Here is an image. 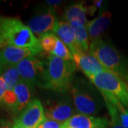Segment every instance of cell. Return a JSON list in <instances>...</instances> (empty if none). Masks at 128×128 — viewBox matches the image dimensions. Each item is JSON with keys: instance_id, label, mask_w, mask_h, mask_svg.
<instances>
[{"instance_id": "7", "label": "cell", "mask_w": 128, "mask_h": 128, "mask_svg": "<svg viewBox=\"0 0 128 128\" xmlns=\"http://www.w3.org/2000/svg\"><path fill=\"white\" fill-rule=\"evenodd\" d=\"M46 118L65 123L74 114L76 110L70 98H62L50 101L44 108Z\"/></svg>"}, {"instance_id": "28", "label": "cell", "mask_w": 128, "mask_h": 128, "mask_svg": "<svg viewBox=\"0 0 128 128\" xmlns=\"http://www.w3.org/2000/svg\"><path fill=\"white\" fill-rule=\"evenodd\" d=\"M46 4L50 6H55L61 4L63 2V1H59V0H47L46 2Z\"/></svg>"}, {"instance_id": "25", "label": "cell", "mask_w": 128, "mask_h": 128, "mask_svg": "<svg viewBox=\"0 0 128 128\" xmlns=\"http://www.w3.org/2000/svg\"><path fill=\"white\" fill-rule=\"evenodd\" d=\"M6 90V88L5 86L4 81L2 77L0 76V107H2V99H3V96Z\"/></svg>"}, {"instance_id": "21", "label": "cell", "mask_w": 128, "mask_h": 128, "mask_svg": "<svg viewBox=\"0 0 128 128\" xmlns=\"http://www.w3.org/2000/svg\"><path fill=\"white\" fill-rule=\"evenodd\" d=\"M17 105V98L14 92V90H6L3 99L2 107H5L6 108L16 112Z\"/></svg>"}, {"instance_id": "3", "label": "cell", "mask_w": 128, "mask_h": 128, "mask_svg": "<svg viewBox=\"0 0 128 128\" xmlns=\"http://www.w3.org/2000/svg\"><path fill=\"white\" fill-rule=\"evenodd\" d=\"M0 34L5 46H13L41 53L39 39L18 18L0 16Z\"/></svg>"}, {"instance_id": "17", "label": "cell", "mask_w": 128, "mask_h": 128, "mask_svg": "<svg viewBox=\"0 0 128 128\" xmlns=\"http://www.w3.org/2000/svg\"><path fill=\"white\" fill-rule=\"evenodd\" d=\"M70 26L74 32L76 42L78 49L85 53L89 52V35L86 26L78 23L71 24Z\"/></svg>"}, {"instance_id": "2", "label": "cell", "mask_w": 128, "mask_h": 128, "mask_svg": "<svg viewBox=\"0 0 128 128\" xmlns=\"http://www.w3.org/2000/svg\"><path fill=\"white\" fill-rule=\"evenodd\" d=\"M76 66L73 60H65L54 56L47 58L44 89L66 92L73 86Z\"/></svg>"}, {"instance_id": "20", "label": "cell", "mask_w": 128, "mask_h": 128, "mask_svg": "<svg viewBox=\"0 0 128 128\" xmlns=\"http://www.w3.org/2000/svg\"><path fill=\"white\" fill-rule=\"evenodd\" d=\"M58 37L54 33H48L39 38L40 46L42 50L50 54L55 48Z\"/></svg>"}, {"instance_id": "10", "label": "cell", "mask_w": 128, "mask_h": 128, "mask_svg": "<svg viewBox=\"0 0 128 128\" xmlns=\"http://www.w3.org/2000/svg\"><path fill=\"white\" fill-rule=\"evenodd\" d=\"M18 120L27 128H38L45 120V111L41 101L33 99L19 115Z\"/></svg>"}, {"instance_id": "1", "label": "cell", "mask_w": 128, "mask_h": 128, "mask_svg": "<svg viewBox=\"0 0 128 128\" xmlns=\"http://www.w3.org/2000/svg\"><path fill=\"white\" fill-rule=\"evenodd\" d=\"M89 54L93 56L105 70L128 83V56L122 54L112 43L101 37L95 39L90 44Z\"/></svg>"}, {"instance_id": "27", "label": "cell", "mask_w": 128, "mask_h": 128, "mask_svg": "<svg viewBox=\"0 0 128 128\" xmlns=\"http://www.w3.org/2000/svg\"><path fill=\"white\" fill-rule=\"evenodd\" d=\"M97 11H98V9H97V7L94 4L86 6V12H87V14L90 15V16L91 15H94V14H96V12Z\"/></svg>"}, {"instance_id": "22", "label": "cell", "mask_w": 128, "mask_h": 128, "mask_svg": "<svg viewBox=\"0 0 128 128\" xmlns=\"http://www.w3.org/2000/svg\"><path fill=\"white\" fill-rule=\"evenodd\" d=\"M108 101L114 105L118 111L119 115L120 120L124 128H128V108L125 107L124 105L119 100H104Z\"/></svg>"}, {"instance_id": "9", "label": "cell", "mask_w": 128, "mask_h": 128, "mask_svg": "<svg viewBox=\"0 0 128 128\" xmlns=\"http://www.w3.org/2000/svg\"><path fill=\"white\" fill-rule=\"evenodd\" d=\"M36 50L19 48L13 46H6L0 50V75L5 69L16 66L28 57L38 55Z\"/></svg>"}, {"instance_id": "8", "label": "cell", "mask_w": 128, "mask_h": 128, "mask_svg": "<svg viewBox=\"0 0 128 128\" xmlns=\"http://www.w3.org/2000/svg\"><path fill=\"white\" fill-rule=\"evenodd\" d=\"M57 21L54 9L48 7L32 16L28 22V26L35 36L40 38L54 32Z\"/></svg>"}, {"instance_id": "19", "label": "cell", "mask_w": 128, "mask_h": 128, "mask_svg": "<svg viewBox=\"0 0 128 128\" xmlns=\"http://www.w3.org/2000/svg\"><path fill=\"white\" fill-rule=\"evenodd\" d=\"M50 55L58 57L65 60H73V55L70 50H69L68 46L60 41L58 38L56 41L55 48L50 53Z\"/></svg>"}, {"instance_id": "13", "label": "cell", "mask_w": 128, "mask_h": 128, "mask_svg": "<svg viewBox=\"0 0 128 128\" xmlns=\"http://www.w3.org/2000/svg\"><path fill=\"white\" fill-rule=\"evenodd\" d=\"M112 18V13L108 10H104L99 12L96 18L88 22L86 25L88 33L92 41L100 38L110 25Z\"/></svg>"}, {"instance_id": "14", "label": "cell", "mask_w": 128, "mask_h": 128, "mask_svg": "<svg viewBox=\"0 0 128 128\" xmlns=\"http://www.w3.org/2000/svg\"><path fill=\"white\" fill-rule=\"evenodd\" d=\"M54 34L59 38L62 42L68 46L71 54H75L78 50V46L76 45L74 32L70 24L66 21H57Z\"/></svg>"}, {"instance_id": "16", "label": "cell", "mask_w": 128, "mask_h": 128, "mask_svg": "<svg viewBox=\"0 0 128 128\" xmlns=\"http://www.w3.org/2000/svg\"><path fill=\"white\" fill-rule=\"evenodd\" d=\"M34 88V87L29 83L23 80L22 79H20L14 89L17 98L16 112H22L32 100V98Z\"/></svg>"}, {"instance_id": "23", "label": "cell", "mask_w": 128, "mask_h": 128, "mask_svg": "<svg viewBox=\"0 0 128 128\" xmlns=\"http://www.w3.org/2000/svg\"><path fill=\"white\" fill-rule=\"evenodd\" d=\"M105 103L110 117V128H124L120 120L119 115L115 107L108 101H105Z\"/></svg>"}, {"instance_id": "4", "label": "cell", "mask_w": 128, "mask_h": 128, "mask_svg": "<svg viewBox=\"0 0 128 128\" xmlns=\"http://www.w3.org/2000/svg\"><path fill=\"white\" fill-rule=\"evenodd\" d=\"M70 92L75 108L79 114L94 116L102 109L104 99L90 80L83 78L74 80Z\"/></svg>"}, {"instance_id": "24", "label": "cell", "mask_w": 128, "mask_h": 128, "mask_svg": "<svg viewBox=\"0 0 128 128\" xmlns=\"http://www.w3.org/2000/svg\"><path fill=\"white\" fill-rule=\"evenodd\" d=\"M38 128H64V123L46 118Z\"/></svg>"}, {"instance_id": "11", "label": "cell", "mask_w": 128, "mask_h": 128, "mask_svg": "<svg viewBox=\"0 0 128 128\" xmlns=\"http://www.w3.org/2000/svg\"><path fill=\"white\" fill-rule=\"evenodd\" d=\"M110 120L107 118L76 114L64 123V128H109Z\"/></svg>"}, {"instance_id": "26", "label": "cell", "mask_w": 128, "mask_h": 128, "mask_svg": "<svg viewBox=\"0 0 128 128\" xmlns=\"http://www.w3.org/2000/svg\"><path fill=\"white\" fill-rule=\"evenodd\" d=\"M0 128H14L13 124L6 120H0Z\"/></svg>"}, {"instance_id": "12", "label": "cell", "mask_w": 128, "mask_h": 128, "mask_svg": "<svg viewBox=\"0 0 128 128\" xmlns=\"http://www.w3.org/2000/svg\"><path fill=\"white\" fill-rule=\"evenodd\" d=\"M73 60L78 67L87 77L97 75L105 70V68L100 64L96 58L89 53L78 50L73 54Z\"/></svg>"}, {"instance_id": "5", "label": "cell", "mask_w": 128, "mask_h": 128, "mask_svg": "<svg viewBox=\"0 0 128 128\" xmlns=\"http://www.w3.org/2000/svg\"><path fill=\"white\" fill-rule=\"evenodd\" d=\"M88 78L100 91L104 100H119L128 108V83L122 79L107 70Z\"/></svg>"}, {"instance_id": "29", "label": "cell", "mask_w": 128, "mask_h": 128, "mask_svg": "<svg viewBox=\"0 0 128 128\" xmlns=\"http://www.w3.org/2000/svg\"><path fill=\"white\" fill-rule=\"evenodd\" d=\"M13 128H26L25 126H24L22 124L19 122V120L18 119L15 120L13 123Z\"/></svg>"}, {"instance_id": "6", "label": "cell", "mask_w": 128, "mask_h": 128, "mask_svg": "<svg viewBox=\"0 0 128 128\" xmlns=\"http://www.w3.org/2000/svg\"><path fill=\"white\" fill-rule=\"evenodd\" d=\"M36 56L28 57L16 65L20 78L30 85L43 88L47 59Z\"/></svg>"}, {"instance_id": "30", "label": "cell", "mask_w": 128, "mask_h": 128, "mask_svg": "<svg viewBox=\"0 0 128 128\" xmlns=\"http://www.w3.org/2000/svg\"><path fill=\"white\" fill-rule=\"evenodd\" d=\"M4 41H3V39H2V37L1 34H0V50H1V49H2V48H4Z\"/></svg>"}, {"instance_id": "15", "label": "cell", "mask_w": 128, "mask_h": 128, "mask_svg": "<svg viewBox=\"0 0 128 128\" xmlns=\"http://www.w3.org/2000/svg\"><path fill=\"white\" fill-rule=\"evenodd\" d=\"M86 14V6H85L83 3H74L69 5L65 9L64 14V21L70 24L78 23L86 26L88 24Z\"/></svg>"}, {"instance_id": "18", "label": "cell", "mask_w": 128, "mask_h": 128, "mask_svg": "<svg viewBox=\"0 0 128 128\" xmlns=\"http://www.w3.org/2000/svg\"><path fill=\"white\" fill-rule=\"evenodd\" d=\"M0 76L2 77L4 81L6 90H14L15 86L21 79L16 66L6 68L4 70H3Z\"/></svg>"}]
</instances>
